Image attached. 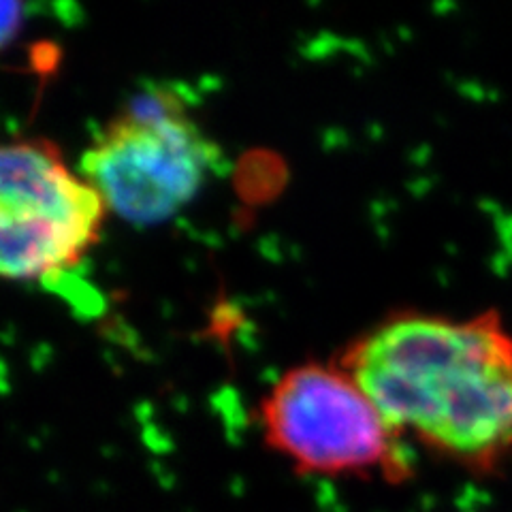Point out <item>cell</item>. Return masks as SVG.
I'll return each instance as SVG.
<instances>
[{
	"label": "cell",
	"instance_id": "obj_1",
	"mask_svg": "<svg viewBox=\"0 0 512 512\" xmlns=\"http://www.w3.org/2000/svg\"><path fill=\"white\" fill-rule=\"evenodd\" d=\"M338 365L397 434L476 463L512 444V333L498 314H395Z\"/></svg>",
	"mask_w": 512,
	"mask_h": 512
},
{
	"label": "cell",
	"instance_id": "obj_2",
	"mask_svg": "<svg viewBox=\"0 0 512 512\" xmlns=\"http://www.w3.org/2000/svg\"><path fill=\"white\" fill-rule=\"evenodd\" d=\"M218 150L167 88L139 92L82 156L79 173L107 212L133 224L165 222L210 178Z\"/></svg>",
	"mask_w": 512,
	"mask_h": 512
},
{
	"label": "cell",
	"instance_id": "obj_3",
	"mask_svg": "<svg viewBox=\"0 0 512 512\" xmlns=\"http://www.w3.org/2000/svg\"><path fill=\"white\" fill-rule=\"evenodd\" d=\"M107 207L45 139L0 141V278L47 280L96 246Z\"/></svg>",
	"mask_w": 512,
	"mask_h": 512
},
{
	"label": "cell",
	"instance_id": "obj_4",
	"mask_svg": "<svg viewBox=\"0 0 512 512\" xmlns=\"http://www.w3.org/2000/svg\"><path fill=\"white\" fill-rule=\"evenodd\" d=\"M261 423L267 442L301 470L395 476L404 468L399 434L338 363L288 370L265 395Z\"/></svg>",
	"mask_w": 512,
	"mask_h": 512
},
{
	"label": "cell",
	"instance_id": "obj_5",
	"mask_svg": "<svg viewBox=\"0 0 512 512\" xmlns=\"http://www.w3.org/2000/svg\"><path fill=\"white\" fill-rule=\"evenodd\" d=\"M26 22V7L20 3H0V52L20 35Z\"/></svg>",
	"mask_w": 512,
	"mask_h": 512
}]
</instances>
